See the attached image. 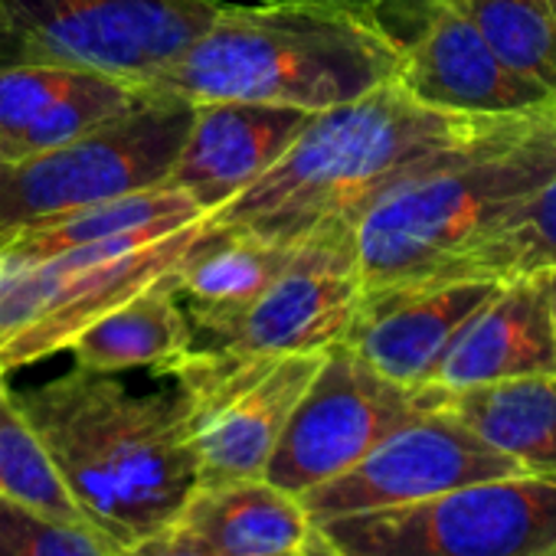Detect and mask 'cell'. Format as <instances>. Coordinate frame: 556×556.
I'll return each instance as SVG.
<instances>
[{"instance_id": "6da1fadb", "label": "cell", "mask_w": 556, "mask_h": 556, "mask_svg": "<svg viewBox=\"0 0 556 556\" xmlns=\"http://www.w3.org/2000/svg\"><path fill=\"white\" fill-rule=\"evenodd\" d=\"M504 122L510 118L432 109L390 79L354 102L308 115L286 154L203 223L289 245L325 229L357 232L361 216L387 190Z\"/></svg>"}, {"instance_id": "7a4b0ae2", "label": "cell", "mask_w": 556, "mask_h": 556, "mask_svg": "<svg viewBox=\"0 0 556 556\" xmlns=\"http://www.w3.org/2000/svg\"><path fill=\"white\" fill-rule=\"evenodd\" d=\"M66 491L112 549L167 527L197 488L180 393H131L115 374L73 367L14 393Z\"/></svg>"}, {"instance_id": "3957f363", "label": "cell", "mask_w": 556, "mask_h": 556, "mask_svg": "<svg viewBox=\"0 0 556 556\" xmlns=\"http://www.w3.org/2000/svg\"><path fill=\"white\" fill-rule=\"evenodd\" d=\"M403 47L338 0L223 4L213 24L151 83L184 102H255L325 112L396 79Z\"/></svg>"}, {"instance_id": "277c9868", "label": "cell", "mask_w": 556, "mask_h": 556, "mask_svg": "<svg viewBox=\"0 0 556 556\" xmlns=\"http://www.w3.org/2000/svg\"><path fill=\"white\" fill-rule=\"evenodd\" d=\"M556 174V109L510 118L387 190L357 223L364 292L426 286Z\"/></svg>"}, {"instance_id": "5b68a950", "label": "cell", "mask_w": 556, "mask_h": 556, "mask_svg": "<svg viewBox=\"0 0 556 556\" xmlns=\"http://www.w3.org/2000/svg\"><path fill=\"white\" fill-rule=\"evenodd\" d=\"M206 236V223L174 232L112 239L40 262L4 252L0 271V377L70 351V344L115 305L177 271Z\"/></svg>"}, {"instance_id": "8992f818", "label": "cell", "mask_w": 556, "mask_h": 556, "mask_svg": "<svg viewBox=\"0 0 556 556\" xmlns=\"http://www.w3.org/2000/svg\"><path fill=\"white\" fill-rule=\"evenodd\" d=\"M219 11L223 0H0V66L53 63L151 89Z\"/></svg>"}, {"instance_id": "52a82bcc", "label": "cell", "mask_w": 556, "mask_h": 556, "mask_svg": "<svg viewBox=\"0 0 556 556\" xmlns=\"http://www.w3.org/2000/svg\"><path fill=\"white\" fill-rule=\"evenodd\" d=\"M193 102L151 96L135 112L53 151L0 164V236L96 203L164 187L187 141Z\"/></svg>"}, {"instance_id": "ba28073f", "label": "cell", "mask_w": 556, "mask_h": 556, "mask_svg": "<svg viewBox=\"0 0 556 556\" xmlns=\"http://www.w3.org/2000/svg\"><path fill=\"white\" fill-rule=\"evenodd\" d=\"M348 556H556V475H507L315 523Z\"/></svg>"}, {"instance_id": "9c48e42d", "label": "cell", "mask_w": 556, "mask_h": 556, "mask_svg": "<svg viewBox=\"0 0 556 556\" xmlns=\"http://www.w3.org/2000/svg\"><path fill=\"white\" fill-rule=\"evenodd\" d=\"M321 357H245L216 348H193L187 354L170 377L190 416L197 488L265 478Z\"/></svg>"}, {"instance_id": "30bf717a", "label": "cell", "mask_w": 556, "mask_h": 556, "mask_svg": "<svg viewBox=\"0 0 556 556\" xmlns=\"http://www.w3.org/2000/svg\"><path fill=\"white\" fill-rule=\"evenodd\" d=\"M435 406L442 390L393 383L348 344H334L278 439L265 478L299 497L344 475L390 432Z\"/></svg>"}, {"instance_id": "8fae6325", "label": "cell", "mask_w": 556, "mask_h": 556, "mask_svg": "<svg viewBox=\"0 0 556 556\" xmlns=\"http://www.w3.org/2000/svg\"><path fill=\"white\" fill-rule=\"evenodd\" d=\"M507 475L527 471L475 435L445 406H435L390 432L344 475L299 494V501L308 517L321 523L348 514L429 501L445 491Z\"/></svg>"}, {"instance_id": "7c38bea8", "label": "cell", "mask_w": 556, "mask_h": 556, "mask_svg": "<svg viewBox=\"0 0 556 556\" xmlns=\"http://www.w3.org/2000/svg\"><path fill=\"white\" fill-rule=\"evenodd\" d=\"M292 258L249 312L210 348L245 357L325 354L341 344L364 299L354 229L292 242Z\"/></svg>"}, {"instance_id": "4fadbf2b", "label": "cell", "mask_w": 556, "mask_h": 556, "mask_svg": "<svg viewBox=\"0 0 556 556\" xmlns=\"http://www.w3.org/2000/svg\"><path fill=\"white\" fill-rule=\"evenodd\" d=\"M396 83L432 109L478 118H520L556 109L543 86L510 70L488 47L458 4L435 11L419 37L403 47Z\"/></svg>"}, {"instance_id": "5bb4252c", "label": "cell", "mask_w": 556, "mask_h": 556, "mask_svg": "<svg viewBox=\"0 0 556 556\" xmlns=\"http://www.w3.org/2000/svg\"><path fill=\"white\" fill-rule=\"evenodd\" d=\"M504 282L462 278L435 286H390L364 292L341 344L377 374L403 387H429L458 331L497 295Z\"/></svg>"}, {"instance_id": "9a60e30c", "label": "cell", "mask_w": 556, "mask_h": 556, "mask_svg": "<svg viewBox=\"0 0 556 556\" xmlns=\"http://www.w3.org/2000/svg\"><path fill=\"white\" fill-rule=\"evenodd\" d=\"M308 115L312 112L282 105L200 102L193 105L187 141L164 187L184 193L203 216H210L286 154Z\"/></svg>"}, {"instance_id": "2e32d148", "label": "cell", "mask_w": 556, "mask_h": 556, "mask_svg": "<svg viewBox=\"0 0 556 556\" xmlns=\"http://www.w3.org/2000/svg\"><path fill=\"white\" fill-rule=\"evenodd\" d=\"M151 99L148 89L105 73L8 63L0 66V154L4 161L53 151Z\"/></svg>"}, {"instance_id": "e0dca14e", "label": "cell", "mask_w": 556, "mask_h": 556, "mask_svg": "<svg viewBox=\"0 0 556 556\" xmlns=\"http://www.w3.org/2000/svg\"><path fill=\"white\" fill-rule=\"evenodd\" d=\"M556 374V331L543 278H514L458 331L439 361L435 390H468Z\"/></svg>"}, {"instance_id": "ac0fdd59", "label": "cell", "mask_w": 556, "mask_h": 556, "mask_svg": "<svg viewBox=\"0 0 556 556\" xmlns=\"http://www.w3.org/2000/svg\"><path fill=\"white\" fill-rule=\"evenodd\" d=\"M170 523L213 556H295L315 533L302 501L268 478L200 484Z\"/></svg>"}, {"instance_id": "d6986e66", "label": "cell", "mask_w": 556, "mask_h": 556, "mask_svg": "<svg viewBox=\"0 0 556 556\" xmlns=\"http://www.w3.org/2000/svg\"><path fill=\"white\" fill-rule=\"evenodd\" d=\"M289 242L262 239L239 229H210L200 245L177 268V295L197 334L210 348L219 341L255 299L275 282V275L292 258Z\"/></svg>"}, {"instance_id": "ffe728a7", "label": "cell", "mask_w": 556, "mask_h": 556, "mask_svg": "<svg viewBox=\"0 0 556 556\" xmlns=\"http://www.w3.org/2000/svg\"><path fill=\"white\" fill-rule=\"evenodd\" d=\"M190 351L193 328L177 295V271L154 278L70 344L76 367L92 374L154 370L170 377Z\"/></svg>"}, {"instance_id": "44dd1931", "label": "cell", "mask_w": 556, "mask_h": 556, "mask_svg": "<svg viewBox=\"0 0 556 556\" xmlns=\"http://www.w3.org/2000/svg\"><path fill=\"white\" fill-rule=\"evenodd\" d=\"M442 406L527 475H556V374L442 390Z\"/></svg>"}, {"instance_id": "7402d4cb", "label": "cell", "mask_w": 556, "mask_h": 556, "mask_svg": "<svg viewBox=\"0 0 556 556\" xmlns=\"http://www.w3.org/2000/svg\"><path fill=\"white\" fill-rule=\"evenodd\" d=\"M203 213L170 187H151L141 193H128L109 203H96L56 219H43L34 226H21L0 236V252L17 262H40L70 249L99 245L112 239H135L151 232H174L200 223Z\"/></svg>"}, {"instance_id": "603a6c76", "label": "cell", "mask_w": 556, "mask_h": 556, "mask_svg": "<svg viewBox=\"0 0 556 556\" xmlns=\"http://www.w3.org/2000/svg\"><path fill=\"white\" fill-rule=\"evenodd\" d=\"M549 268H556V174L426 286L462 282V278L514 282V278H533Z\"/></svg>"}, {"instance_id": "cb8c5ba5", "label": "cell", "mask_w": 556, "mask_h": 556, "mask_svg": "<svg viewBox=\"0 0 556 556\" xmlns=\"http://www.w3.org/2000/svg\"><path fill=\"white\" fill-rule=\"evenodd\" d=\"M0 497L30 510L86 523L73 494L66 491L40 432L24 416L14 390L0 377Z\"/></svg>"}, {"instance_id": "d4e9b609", "label": "cell", "mask_w": 556, "mask_h": 556, "mask_svg": "<svg viewBox=\"0 0 556 556\" xmlns=\"http://www.w3.org/2000/svg\"><path fill=\"white\" fill-rule=\"evenodd\" d=\"M488 47L556 99V0H462Z\"/></svg>"}, {"instance_id": "484cf974", "label": "cell", "mask_w": 556, "mask_h": 556, "mask_svg": "<svg viewBox=\"0 0 556 556\" xmlns=\"http://www.w3.org/2000/svg\"><path fill=\"white\" fill-rule=\"evenodd\" d=\"M112 543L89 523L60 520L0 497V556H112Z\"/></svg>"}, {"instance_id": "4316f807", "label": "cell", "mask_w": 556, "mask_h": 556, "mask_svg": "<svg viewBox=\"0 0 556 556\" xmlns=\"http://www.w3.org/2000/svg\"><path fill=\"white\" fill-rule=\"evenodd\" d=\"M462 4V0H377L370 17L377 21V27H383L400 47L413 43L419 37V30L426 27V21L442 11Z\"/></svg>"}, {"instance_id": "83f0119b", "label": "cell", "mask_w": 556, "mask_h": 556, "mask_svg": "<svg viewBox=\"0 0 556 556\" xmlns=\"http://www.w3.org/2000/svg\"><path fill=\"white\" fill-rule=\"evenodd\" d=\"M112 556H213L210 549H203L200 543H193L187 533H180L174 523L144 533L138 540H131L128 546L115 549Z\"/></svg>"}, {"instance_id": "f1b7e54d", "label": "cell", "mask_w": 556, "mask_h": 556, "mask_svg": "<svg viewBox=\"0 0 556 556\" xmlns=\"http://www.w3.org/2000/svg\"><path fill=\"white\" fill-rule=\"evenodd\" d=\"M295 556H348V553H341L331 540H325V533L315 527V533H312V540L302 546V553H295Z\"/></svg>"}, {"instance_id": "f546056e", "label": "cell", "mask_w": 556, "mask_h": 556, "mask_svg": "<svg viewBox=\"0 0 556 556\" xmlns=\"http://www.w3.org/2000/svg\"><path fill=\"white\" fill-rule=\"evenodd\" d=\"M543 286H546V295H549V315H553V331H556V268L549 271H540Z\"/></svg>"}, {"instance_id": "4dcf8cb0", "label": "cell", "mask_w": 556, "mask_h": 556, "mask_svg": "<svg viewBox=\"0 0 556 556\" xmlns=\"http://www.w3.org/2000/svg\"><path fill=\"white\" fill-rule=\"evenodd\" d=\"M338 4H348V8H357V11H364L367 17H370V11H374V4L377 0H338ZM374 21V17H370Z\"/></svg>"}, {"instance_id": "1f68e13d", "label": "cell", "mask_w": 556, "mask_h": 556, "mask_svg": "<svg viewBox=\"0 0 556 556\" xmlns=\"http://www.w3.org/2000/svg\"><path fill=\"white\" fill-rule=\"evenodd\" d=\"M0 164H4V154H0Z\"/></svg>"}]
</instances>
